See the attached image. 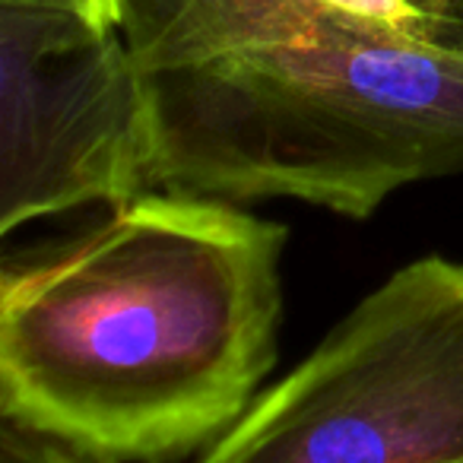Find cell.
I'll return each mask as SVG.
<instances>
[{
  "label": "cell",
  "instance_id": "cell-7",
  "mask_svg": "<svg viewBox=\"0 0 463 463\" xmlns=\"http://www.w3.org/2000/svg\"><path fill=\"white\" fill-rule=\"evenodd\" d=\"M0 7L67 14L102 29V33H118V0H0Z\"/></svg>",
  "mask_w": 463,
  "mask_h": 463
},
{
  "label": "cell",
  "instance_id": "cell-6",
  "mask_svg": "<svg viewBox=\"0 0 463 463\" xmlns=\"http://www.w3.org/2000/svg\"><path fill=\"white\" fill-rule=\"evenodd\" d=\"M0 463H105L73 444L0 419Z\"/></svg>",
  "mask_w": 463,
  "mask_h": 463
},
{
  "label": "cell",
  "instance_id": "cell-1",
  "mask_svg": "<svg viewBox=\"0 0 463 463\" xmlns=\"http://www.w3.org/2000/svg\"><path fill=\"white\" fill-rule=\"evenodd\" d=\"M0 267V419L105 463L216 444L277 365L286 225L143 191Z\"/></svg>",
  "mask_w": 463,
  "mask_h": 463
},
{
  "label": "cell",
  "instance_id": "cell-3",
  "mask_svg": "<svg viewBox=\"0 0 463 463\" xmlns=\"http://www.w3.org/2000/svg\"><path fill=\"white\" fill-rule=\"evenodd\" d=\"M197 463H463V264L391 273Z\"/></svg>",
  "mask_w": 463,
  "mask_h": 463
},
{
  "label": "cell",
  "instance_id": "cell-2",
  "mask_svg": "<svg viewBox=\"0 0 463 463\" xmlns=\"http://www.w3.org/2000/svg\"><path fill=\"white\" fill-rule=\"evenodd\" d=\"M140 80L162 191L365 219L403 187L463 172L457 48L343 35Z\"/></svg>",
  "mask_w": 463,
  "mask_h": 463
},
{
  "label": "cell",
  "instance_id": "cell-5",
  "mask_svg": "<svg viewBox=\"0 0 463 463\" xmlns=\"http://www.w3.org/2000/svg\"><path fill=\"white\" fill-rule=\"evenodd\" d=\"M118 33L140 73L343 35L450 48L406 0H118Z\"/></svg>",
  "mask_w": 463,
  "mask_h": 463
},
{
  "label": "cell",
  "instance_id": "cell-4",
  "mask_svg": "<svg viewBox=\"0 0 463 463\" xmlns=\"http://www.w3.org/2000/svg\"><path fill=\"white\" fill-rule=\"evenodd\" d=\"M0 235L153 191L143 80L121 33L4 7Z\"/></svg>",
  "mask_w": 463,
  "mask_h": 463
},
{
  "label": "cell",
  "instance_id": "cell-8",
  "mask_svg": "<svg viewBox=\"0 0 463 463\" xmlns=\"http://www.w3.org/2000/svg\"><path fill=\"white\" fill-rule=\"evenodd\" d=\"M416 14H422L431 26L441 29L450 48L463 52V0H406Z\"/></svg>",
  "mask_w": 463,
  "mask_h": 463
}]
</instances>
